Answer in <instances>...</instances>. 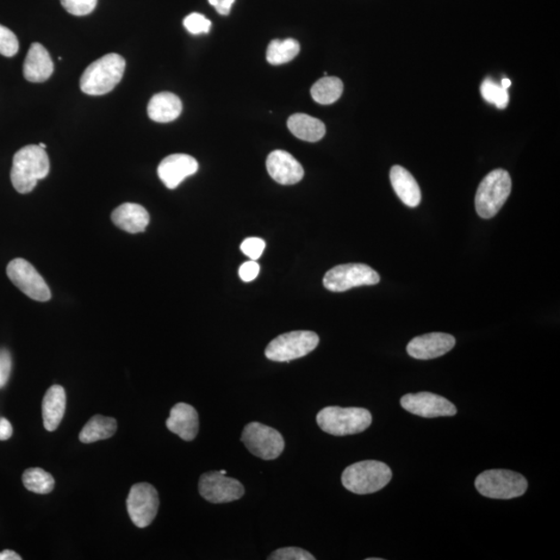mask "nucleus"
Returning <instances> with one entry per match:
<instances>
[{"instance_id": "nucleus-12", "label": "nucleus", "mask_w": 560, "mask_h": 560, "mask_svg": "<svg viewBox=\"0 0 560 560\" xmlns=\"http://www.w3.org/2000/svg\"><path fill=\"white\" fill-rule=\"evenodd\" d=\"M198 490L205 500L215 504L239 500L245 493L239 481L222 475L220 471L204 473L199 478Z\"/></svg>"}, {"instance_id": "nucleus-26", "label": "nucleus", "mask_w": 560, "mask_h": 560, "mask_svg": "<svg viewBox=\"0 0 560 560\" xmlns=\"http://www.w3.org/2000/svg\"><path fill=\"white\" fill-rule=\"evenodd\" d=\"M300 45L294 39L273 40L267 49V60L271 65L286 64L296 58Z\"/></svg>"}, {"instance_id": "nucleus-2", "label": "nucleus", "mask_w": 560, "mask_h": 560, "mask_svg": "<svg viewBox=\"0 0 560 560\" xmlns=\"http://www.w3.org/2000/svg\"><path fill=\"white\" fill-rule=\"evenodd\" d=\"M124 68L126 60L123 56L106 54L85 68L80 78V89L90 96L106 95L121 83Z\"/></svg>"}, {"instance_id": "nucleus-34", "label": "nucleus", "mask_w": 560, "mask_h": 560, "mask_svg": "<svg viewBox=\"0 0 560 560\" xmlns=\"http://www.w3.org/2000/svg\"><path fill=\"white\" fill-rule=\"evenodd\" d=\"M12 356L6 348H0V388L8 384L12 372Z\"/></svg>"}, {"instance_id": "nucleus-15", "label": "nucleus", "mask_w": 560, "mask_h": 560, "mask_svg": "<svg viewBox=\"0 0 560 560\" xmlns=\"http://www.w3.org/2000/svg\"><path fill=\"white\" fill-rule=\"evenodd\" d=\"M198 171V162L192 156L173 154L167 156L158 166V176L168 189H176L186 178Z\"/></svg>"}, {"instance_id": "nucleus-32", "label": "nucleus", "mask_w": 560, "mask_h": 560, "mask_svg": "<svg viewBox=\"0 0 560 560\" xmlns=\"http://www.w3.org/2000/svg\"><path fill=\"white\" fill-rule=\"evenodd\" d=\"M268 559L270 560H315L313 554L301 549V548L290 547L280 548L274 551Z\"/></svg>"}, {"instance_id": "nucleus-30", "label": "nucleus", "mask_w": 560, "mask_h": 560, "mask_svg": "<svg viewBox=\"0 0 560 560\" xmlns=\"http://www.w3.org/2000/svg\"><path fill=\"white\" fill-rule=\"evenodd\" d=\"M64 9L74 16H86L96 9L98 0H60Z\"/></svg>"}, {"instance_id": "nucleus-39", "label": "nucleus", "mask_w": 560, "mask_h": 560, "mask_svg": "<svg viewBox=\"0 0 560 560\" xmlns=\"http://www.w3.org/2000/svg\"><path fill=\"white\" fill-rule=\"evenodd\" d=\"M500 85L503 87V89L508 90V87L512 85V81H510L508 78H503Z\"/></svg>"}, {"instance_id": "nucleus-36", "label": "nucleus", "mask_w": 560, "mask_h": 560, "mask_svg": "<svg viewBox=\"0 0 560 560\" xmlns=\"http://www.w3.org/2000/svg\"><path fill=\"white\" fill-rule=\"evenodd\" d=\"M212 6H214L218 14L228 16L236 0H208Z\"/></svg>"}, {"instance_id": "nucleus-17", "label": "nucleus", "mask_w": 560, "mask_h": 560, "mask_svg": "<svg viewBox=\"0 0 560 560\" xmlns=\"http://www.w3.org/2000/svg\"><path fill=\"white\" fill-rule=\"evenodd\" d=\"M53 71V61L47 49L40 43H34L24 60V78L29 83L40 84L52 77Z\"/></svg>"}, {"instance_id": "nucleus-24", "label": "nucleus", "mask_w": 560, "mask_h": 560, "mask_svg": "<svg viewBox=\"0 0 560 560\" xmlns=\"http://www.w3.org/2000/svg\"><path fill=\"white\" fill-rule=\"evenodd\" d=\"M117 422L111 417L103 415H95L86 422V425L81 429L79 440L83 444H93L100 440H105L112 437L116 432Z\"/></svg>"}, {"instance_id": "nucleus-7", "label": "nucleus", "mask_w": 560, "mask_h": 560, "mask_svg": "<svg viewBox=\"0 0 560 560\" xmlns=\"http://www.w3.org/2000/svg\"><path fill=\"white\" fill-rule=\"evenodd\" d=\"M319 336L313 332H292L274 339L266 348L265 355L276 363H289L307 356L319 345Z\"/></svg>"}, {"instance_id": "nucleus-10", "label": "nucleus", "mask_w": 560, "mask_h": 560, "mask_svg": "<svg viewBox=\"0 0 560 560\" xmlns=\"http://www.w3.org/2000/svg\"><path fill=\"white\" fill-rule=\"evenodd\" d=\"M6 274L12 284L33 300L46 302L52 298L45 279L36 268L24 259H15L6 267Z\"/></svg>"}, {"instance_id": "nucleus-11", "label": "nucleus", "mask_w": 560, "mask_h": 560, "mask_svg": "<svg viewBox=\"0 0 560 560\" xmlns=\"http://www.w3.org/2000/svg\"><path fill=\"white\" fill-rule=\"evenodd\" d=\"M159 508V495L151 484H135L127 498L130 519L139 528H146L156 518Z\"/></svg>"}, {"instance_id": "nucleus-3", "label": "nucleus", "mask_w": 560, "mask_h": 560, "mask_svg": "<svg viewBox=\"0 0 560 560\" xmlns=\"http://www.w3.org/2000/svg\"><path fill=\"white\" fill-rule=\"evenodd\" d=\"M392 478L391 469L379 460H363L347 467L341 476L344 487L358 495L376 493L388 485Z\"/></svg>"}, {"instance_id": "nucleus-37", "label": "nucleus", "mask_w": 560, "mask_h": 560, "mask_svg": "<svg viewBox=\"0 0 560 560\" xmlns=\"http://www.w3.org/2000/svg\"><path fill=\"white\" fill-rule=\"evenodd\" d=\"M12 435V423L8 420L4 419V417H0V441L10 439Z\"/></svg>"}, {"instance_id": "nucleus-6", "label": "nucleus", "mask_w": 560, "mask_h": 560, "mask_svg": "<svg viewBox=\"0 0 560 560\" xmlns=\"http://www.w3.org/2000/svg\"><path fill=\"white\" fill-rule=\"evenodd\" d=\"M479 494L492 500H513L525 494L528 488L526 478L510 470H487L476 479Z\"/></svg>"}, {"instance_id": "nucleus-25", "label": "nucleus", "mask_w": 560, "mask_h": 560, "mask_svg": "<svg viewBox=\"0 0 560 560\" xmlns=\"http://www.w3.org/2000/svg\"><path fill=\"white\" fill-rule=\"evenodd\" d=\"M344 84L338 77H324L316 81L311 87V97L322 105L333 104L342 95Z\"/></svg>"}, {"instance_id": "nucleus-42", "label": "nucleus", "mask_w": 560, "mask_h": 560, "mask_svg": "<svg viewBox=\"0 0 560 560\" xmlns=\"http://www.w3.org/2000/svg\"><path fill=\"white\" fill-rule=\"evenodd\" d=\"M220 472L222 473V475H226V473H227L226 470H221Z\"/></svg>"}, {"instance_id": "nucleus-29", "label": "nucleus", "mask_w": 560, "mask_h": 560, "mask_svg": "<svg viewBox=\"0 0 560 560\" xmlns=\"http://www.w3.org/2000/svg\"><path fill=\"white\" fill-rule=\"evenodd\" d=\"M19 41L11 29L0 25V54L12 58L17 54Z\"/></svg>"}, {"instance_id": "nucleus-21", "label": "nucleus", "mask_w": 560, "mask_h": 560, "mask_svg": "<svg viewBox=\"0 0 560 560\" xmlns=\"http://www.w3.org/2000/svg\"><path fill=\"white\" fill-rule=\"evenodd\" d=\"M183 105L180 98L172 92H164L156 93L149 100L148 115L152 121L157 123H170L182 114Z\"/></svg>"}, {"instance_id": "nucleus-23", "label": "nucleus", "mask_w": 560, "mask_h": 560, "mask_svg": "<svg viewBox=\"0 0 560 560\" xmlns=\"http://www.w3.org/2000/svg\"><path fill=\"white\" fill-rule=\"evenodd\" d=\"M288 127L297 139L308 142L319 141L326 133L322 121L304 114L292 115L288 120Z\"/></svg>"}, {"instance_id": "nucleus-38", "label": "nucleus", "mask_w": 560, "mask_h": 560, "mask_svg": "<svg viewBox=\"0 0 560 560\" xmlns=\"http://www.w3.org/2000/svg\"><path fill=\"white\" fill-rule=\"evenodd\" d=\"M22 557L14 551L4 550L0 552V560H21Z\"/></svg>"}, {"instance_id": "nucleus-28", "label": "nucleus", "mask_w": 560, "mask_h": 560, "mask_svg": "<svg viewBox=\"0 0 560 560\" xmlns=\"http://www.w3.org/2000/svg\"><path fill=\"white\" fill-rule=\"evenodd\" d=\"M483 98L488 103L494 104L497 108L504 109L508 104V92L493 80L485 79L481 86Z\"/></svg>"}, {"instance_id": "nucleus-41", "label": "nucleus", "mask_w": 560, "mask_h": 560, "mask_svg": "<svg viewBox=\"0 0 560 560\" xmlns=\"http://www.w3.org/2000/svg\"><path fill=\"white\" fill-rule=\"evenodd\" d=\"M367 560H381V558H367Z\"/></svg>"}, {"instance_id": "nucleus-1", "label": "nucleus", "mask_w": 560, "mask_h": 560, "mask_svg": "<svg viewBox=\"0 0 560 560\" xmlns=\"http://www.w3.org/2000/svg\"><path fill=\"white\" fill-rule=\"evenodd\" d=\"M50 171V162L45 149L39 145L25 146L12 159L11 180L21 195L35 189L37 180L45 179Z\"/></svg>"}, {"instance_id": "nucleus-31", "label": "nucleus", "mask_w": 560, "mask_h": 560, "mask_svg": "<svg viewBox=\"0 0 560 560\" xmlns=\"http://www.w3.org/2000/svg\"><path fill=\"white\" fill-rule=\"evenodd\" d=\"M184 27L192 35H202L209 33L212 23L204 15L192 12L184 19Z\"/></svg>"}, {"instance_id": "nucleus-40", "label": "nucleus", "mask_w": 560, "mask_h": 560, "mask_svg": "<svg viewBox=\"0 0 560 560\" xmlns=\"http://www.w3.org/2000/svg\"><path fill=\"white\" fill-rule=\"evenodd\" d=\"M42 148L45 149L47 148V146L45 145V143H40L39 145Z\"/></svg>"}, {"instance_id": "nucleus-13", "label": "nucleus", "mask_w": 560, "mask_h": 560, "mask_svg": "<svg viewBox=\"0 0 560 560\" xmlns=\"http://www.w3.org/2000/svg\"><path fill=\"white\" fill-rule=\"evenodd\" d=\"M402 407L417 416L435 419L441 416H453L458 412L457 407L447 398L431 392L409 394L401 398Z\"/></svg>"}, {"instance_id": "nucleus-27", "label": "nucleus", "mask_w": 560, "mask_h": 560, "mask_svg": "<svg viewBox=\"0 0 560 560\" xmlns=\"http://www.w3.org/2000/svg\"><path fill=\"white\" fill-rule=\"evenodd\" d=\"M24 487L36 494H48L54 489V478L41 468L25 470L22 476Z\"/></svg>"}, {"instance_id": "nucleus-14", "label": "nucleus", "mask_w": 560, "mask_h": 560, "mask_svg": "<svg viewBox=\"0 0 560 560\" xmlns=\"http://www.w3.org/2000/svg\"><path fill=\"white\" fill-rule=\"evenodd\" d=\"M456 345L452 335L433 332L417 336L407 346L411 357L420 360H429L444 356Z\"/></svg>"}, {"instance_id": "nucleus-18", "label": "nucleus", "mask_w": 560, "mask_h": 560, "mask_svg": "<svg viewBox=\"0 0 560 560\" xmlns=\"http://www.w3.org/2000/svg\"><path fill=\"white\" fill-rule=\"evenodd\" d=\"M166 427L171 432L185 441L195 440L198 434L197 411L188 404L179 403L171 410L166 420Z\"/></svg>"}, {"instance_id": "nucleus-19", "label": "nucleus", "mask_w": 560, "mask_h": 560, "mask_svg": "<svg viewBox=\"0 0 560 560\" xmlns=\"http://www.w3.org/2000/svg\"><path fill=\"white\" fill-rule=\"evenodd\" d=\"M111 220L124 232L137 234L145 232L148 226L149 215L142 205L126 203L112 212Z\"/></svg>"}, {"instance_id": "nucleus-16", "label": "nucleus", "mask_w": 560, "mask_h": 560, "mask_svg": "<svg viewBox=\"0 0 560 560\" xmlns=\"http://www.w3.org/2000/svg\"><path fill=\"white\" fill-rule=\"evenodd\" d=\"M267 171L282 185H294L303 179L304 170L292 156L285 151L272 152L267 158Z\"/></svg>"}, {"instance_id": "nucleus-20", "label": "nucleus", "mask_w": 560, "mask_h": 560, "mask_svg": "<svg viewBox=\"0 0 560 560\" xmlns=\"http://www.w3.org/2000/svg\"><path fill=\"white\" fill-rule=\"evenodd\" d=\"M66 391L60 385L50 388L42 404L44 428L49 432L55 431L59 428L66 411Z\"/></svg>"}, {"instance_id": "nucleus-22", "label": "nucleus", "mask_w": 560, "mask_h": 560, "mask_svg": "<svg viewBox=\"0 0 560 560\" xmlns=\"http://www.w3.org/2000/svg\"><path fill=\"white\" fill-rule=\"evenodd\" d=\"M390 182L401 201L410 208H415L421 202V191L416 180L406 168L395 165L390 171Z\"/></svg>"}, {"instance_id": "nucleus-9", "label": "nucleus", "mask_w": 560, "mask_h": 560, "mask_svg": "<svg viewBox=\"0 0 560 560\" xmlns=\"http://www.w3.org/2000/svg\"><path fill=\"white\" fill-rule=\"evenodd\" d=\"M380 282L379 274L365 264H345L332 268L324 276V286L332 292H346Z\"/></svg>"}, {"instance_id": "nucleus-33", "label": "nucleus", "mask_w": 560, "mask_h": 560, "mask_svg": "<svg viewBox=\"0 0 560 560\" xmlns=\"http://www.w3.org/2000/svg\"><path fill=\"white\" fill-rule=\"evenodd\" d=\"M266 247V243L260 238H247L241 244V252L247 255L252 260H257L263 254Z\"/></svg>"}, {"instance_id": "nucleus-5", "label": "nucleus", "mask_w": 560, "mask_h": 560, "mask_svg": "<svg viewBox=\"0 0 560 560\" xmlns=\"http://www.w3.org/2000/svg\"><path fill=\"white\" fill-rule=\"evenodd\" d=\"M512 191V179L504 170H495L484 177L476 196L477 214L490 220L500 211Z\"/></svg>"}, {"instance_id": "nucleus-4", "label": "nucleus", "mask_w": 560, "mask_h": 560, "mask_svg": "<svg viewBox=\"0 0 560 560\" xmlns=\"http://www.w3.org/2000/svg\"><path fill=\"white\" fill-rule=\"evenodd\" d=\"M372 420L369 410L356 407H326L316 415L322 431L333 436L359 434L370 428Z\"/></svg>"}, {"instance_id": "nucleus-35", "label": "nucleus", "mask_w": 560, "mask_h": 560, "mask_svg": "<svg viewBox=\"0 0 560 560\" xmlns=\"http://www.w3.org/2000/svg\"><path fill=\"white\" fill-rule=\"evenodd\" d=\"M260 273V265L257 260H249L243 264L239 269V276L243 282H252L258 277Z\"/></svg>"}, {"instance_id": "nucleus-8", "label": "nucleus", "mask_w": 560, "mask_h": 560, "mask_svg": "<svg viewBox=\"0 0 560 560\" xmlns=\"http://www.w3.org/2000/svg\"><path fill=\"white\" fill-rule=\"evenodd\" d=\"M241 441L253 456L274 460L283 453L284 440L276 428L260 422H251L243 429Z\"/></svg>"}]
</instances>
